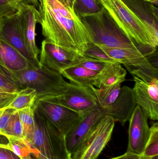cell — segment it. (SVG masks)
I'll return each instance as SVG.
<instances>
[{
	"label": "cell",
	"mask_w": 158,
	"mask_h": 159,
	"mask_svg": "<svg viewBox=\"0 0 158 159\" xmlns=\"http://www.w3.org/2000/svg\"><path fill=\"white\" fill-rule=\"evenodd\" d=\"M38 11V23L45 40L83 55L92 40L73 8L59 0H42Z\"/></svg>",
	"instance_id": "obj_1"
},
{
	"label": "cell",
	"mask_w": 158,
	"mask_h": 159,
	"mask_svg": "<svg viewBox=\"0 0 158 159\" xmlns=\"http://www.w3.org/2000/svg\"><path fill=\"white\" fill-rule=\"evenodd\" d=\"M86 28L92 43L101 47L130 48L154 54L157 48L138 44L127 36L103 7L94 15L80 18Z\"/></svg>",
	"instance_id": "obj_2"
},
{
	"label": "cell",
	"mask_w": 158,
	"mask_h": 159,
	"mask_svg": "<svg viewBox=\"0 0 158 159\" xmlns=\"http://www.w3.org/2000/svg\"><path fill=\"white\" fill-rule=\"evenodd\" d=\"M13 74L20 89L28 87L34 89L37 99L62 95L69 86L61 73L43 65L33 66Z\"/></svg>",
	"instance_id": "obj_3"
},
{
	"label": "cell",
	"mask_w": 158,
	"mask_h": 159,
	"mask_svg": "<svg viewBox=\"0 0 158 159\" xmlns=\"http://www.w3.org/2000/svg\"><path fill=\"white\" fill-rule=\"evenodd\" d=\"M35 127L27 139L40 154L49 159H70L65 137L59 131L34 109Z\"/></svg>",
	"instance_id": "obj_4"
},
{
	"label": "cell",
	"mask_w": 158,
	"mask_h": 159,
	"mask_svg": "<svg viewBox=\"0 0 158 159\" xmlns=\"http://www.w3.org/2000/svg\"><path fill=\"white\" fill-rule=\"evenodd\" d=\"M120 29L138 44L157 48L145 24L122 0H98Z\"/></svg>",
	"instance_id": "obj_5"
},
{
	"label": "cell",
	"mask_w": 158,
	"mask_h": 159,
	"mask_svg": "<svg viewBox=\"0 0 158 159\" xmlns=\"http://www.w3.org/2000/svg\"><path fill=\"white\" fill-rule=\"evenodd\" d=\"M129 71L135 81L133 88L136 105L153 120H158V75L146 72L139 69Z\"/></svg>",
	"instance_id": "obj_6"
},
{
	"label": "cell",
	"mask_w": 158,
	"mask_h": 159,
	"mask_svg": "<svg viewBox=\"0 0 158 159\" xmlns=\"http://www.w3.org/2000/svg\"><path fill=\"white\" fill-rule=\"evenodd\" d=\"M115 122L111 116H104L91 129L70 158L97 159L111 139Z\"/></svg>",
	"instance_id": "obj_7"
},
{
	"label": "cell",
	"mask_w": 158,
	"mask_h": 159,
	"mask_svg": "<svg viewBox=\"0 0 158 159\" xmlns=\"http://www.w3.org/2000/svg\"><path fill=\"white\" fill-rule=\"evenodd\" d=\"M39 100L64 106L79 113L82 118L99 107L92 87H82L70 83L66 92L62 95Z\"/></svg>",
	"instance_id": "obj_8"
},
{
	"label": "cell",
	"mask_w": 158,
	"mask_h": 159,
	"mask_svg": "<svg viewBox=\"0 0 158 159\" xmlns=\"http://www.w3.org/2000/svg\"><path fill=\"white\" fill-rule=\"evenodd\" d=\"M34 108L65 137L83 118L77 112L64 106L48 101L37 99Z\"/></svg>",
	"instance_id": "obj_9"
},
{
	"label": "cell",
	"mask_w": 158,
	"mask_h": 159,
	"mask_svg": "<svg viewBox=\"0 0 158 159\" xmlns=\"http://www.w3.org/2000/svg\"><path fill=\"white\" fill-rule=\"evenodd\" d=\"M39 65L60 73L83 55L53 44L45 39L40 51Z\"/></svg>",
	"instance_id": "obj_10"
},
{
	"label": "cell",
	"mask_w": 158,
	"mask_h": 159,
	"mask_svg": "<svg viewBox=\"0 0 158 159\" xmlns=\"http://www.w3.org/2000/svg\"><path fill=\"white\" fill-rule=\"evenodd\" d=\"M148 119L141 107L136 106L129 120V143L126 152L143 155L150 134Z\"/></svg>",
	"instance_id": "obj_11"
},
{
	"label": "cell",
	"mask_w": 158,
	"mask_h": 159,
	"mask_svg": "<svg viewBox=\"0 0 158 159\" xmlns=\"http://www.w3.org/2000/svg\"><path fill=\"white\" fill-rule=\"evenodd\" d=\"M101 48L111 58L124 65L128 70L139 69L146 72L158 75L157 68H156L149 60L155 53L150 54L130 48Z\"/></svg>",
	"instance_id": "obj_12"
},
{
	"label": "cell",
	"mask_w": 158,
	"mask_h": 159,
	"mask_svg": "<svg viewBox=\"0 0 158 159\" xmlns=\"http://www.w3.org/2000/svg\"><path fill=\"white\" fill-rule=\"evenodd\" d=\"M26 49L32 59L39 66L40 50L35 41V29L39 20V11L33 5L23 2L18 10Z\"/></svg>",
	"instance_id": "obj_13"
},
{
	"label": "cell",
	"mask_w": 158,
	"mask_h": 159,
	"mask_svg": "<svg viewBox=\"0 0 158 159\" xmlns=\"http://www.w3.org/2000/svg\"><path fill=\"white\" fill-rule=\"evenodd\" d=\"M0 39L11 45L26 58L39 66L32 59L26 49L18 11L0 18Z\"/></svg>",
	"instance_id": "obj_14"
},
{
	"label": "cell",
	"mask_w": 158,
	"mask_h": 159,
	"mask_svg": "<svg viewBox=\"0 0 158 159\" xmlns=\"http://www.w3.org/2000/svg\"><path fill=\"white\" fill-rule=\"evenodd\" d=\"M145 24L157 47L158 0H122Z\"/></svg>",
	"instance_id": "obj_15"
},
{
	"label": "cell",
	"mask_w": 158,
	"mask_h": 159,
	"mask_svg": "<svg viewBox=\"0 0 158 159\" xmlns=\"http://www.w3.org/2000/svg\"><path fill=\"white\" fill-rule=\"evenodd\" d=\"M100 107L96 108L83 117L74 129L65 137L68 152L70 156L78 149L84 137L92 128L105 116Z\"/></svg>",
	"instance_id": "obj_16"
},
{
	"label": "cell",
	"mask_w": 158,
	"mask_h": 159,
	"mask_svg": "<svg viewBox=\"0 0 158 159\" xmlns=\"http://www.w3.org/2000/svg\"><path fill=\"white\" fill-rule=\"evenodd\" d=\"M136 106L132 88L124 86L122 87L118 96L112 105L102 110L106 115L111 116L116 122L124 125L130 120Z\"/></svg>",
	"instance_id": "obj_17"
},
{
	"label": "cell",
	"mask_w": 158,
	"mask_h": 159,
	"mask_svg": "<svg viewBox=\"0 0 158 159\" xmlns=\"http://www.w3.org/2000/svg\"><path fill=\"white\" fill-rule=\"evenodd\" d=\"M0 63L9 70L18 72L37 66L23 56L17 49L0 39Z\"/></svg>",
	"instance_id": "obj_18"
},
{
	"label": "cell",
	"mask_w": 158,
	"mask_h": 159,
	"mask_svg": "<svg viewBox=\"0 0 158 159\" xmlns=\"http://www.w3.org/2000/svg\"><path fill=\"white\" fill-rule=\"evenodd\" d=\"M60 73L70 83L82 87H96L99 73L76 66L66 68Z\"/></svg>",
	"instance_id": "obj_19"
},
{
	"label": "cell",
	"mask_w": 158,
	"mask_h": 159,
	"mask_svg": "<svg viewBox=\"0 0 158 159\" xmlns=\"http://www.w3.org/2000/svg\"><path fill=\"white\" fill-rule=\"evenodd\" d=\"M127 71L122 64L117 62L108 63L99 73L95 88L109 87L121 84L126 79Z\"/></svg>",
	"instance_id": "obj_20"
},
{
	"label": "cell",
	"mask_w": 158,
	"mask_h": 159,
	"mask_svg": "<svg viewBox=\"0 0 158 159\" xmlns=\"http://www.w3.org/2000/svg\"><path fill=\"white\" fill-rule=\"evenodd\" d=\"M121 88V84L101 88L92 87L99 107L103 110L112 105L118 96Z\"/></svg>",
	"instance_id": "obj_21"
},
{
	"label": "cell",
	"mask_w": 158,
	"mask_h": 159,
	"mask_svg": "<svg viewBox=\"0 0 158 159\" xmlns=\"http://www.w3.org/2000/svg\"><path fill=\"white\" fill-rule=\"evenodd\" d=\"M37 100V92L35 89L28 87L24 88L19 91L14 101L6 108L18 111L32 107Z\"/></svg>",
	"instance_id": "obj_22"
},
{
	"label": "cell",
	"mask_w": 158,
	"mask_h": 159,
	"mask_svg": "<svg viewBox=\"0 0 158 159\" xmlns=\"http://www.w3.org/2000/svg\"><path fill=\"white\" fill-rule=\"evenodd\" d=\"M8 140V149L20 159H26L30 156L35 157L39 151L34 148L26 139L6 138Z\"/></svg>",
	"instance_id": "obj_23"
},
{
	"label": "cell",
	"mask_w": 158,
	"mask_h": 159,
	"mask_svg": "<svg viewBox=\"0 0 158 159\" xmlns=\"http://www.w3.org/2000/svg\"><path fill=\"white\" fill-rule=\"evenodd\" d=\"M19 116L24 138L28 139L33 133L35 127L34 106L18 110Z\"/></svg>",
	"instance_id": "obj_24"
},
{
	"label": "cell",
	"mask_w": 158,
	"mask_h": 159,
	"mask_svg": "<svg viewBox=\"0 0 158 159\" xmlns=\"http://www.w3.org/2000/svg\"><path fill=\"white\" fill-rule=\"evenodd\" d=\"M102 8L98 0H75L73 6L74 12L79 18L96 14Z\"/></svg>",
	"instance_id": "obj_25"
},
{
	"label": "cell",
	"mask_w": 158,
	"mask_h": 159,
	"mask_svg": "<svg viewBox=\"0 0 158 159\" xmlns=\"http://www.w3.org/2000/svg\"><path fill=\"white\" fill-rule=\"evenodd\" d=\"M20 90L13 72L0 63V92L15 93Z\"/></svg>",
	"instance_id": "obj_26"
},
{
	"label": "cell",
	"mask_w": 158,
	"mask_h": 159,
	"mask_svg": "<svg viewBox=\"0 0 158 159\" xmlns=\"http://www.w3.org/2000/svg\"><path fill=\"white\" fill-rule=\"evenodd\" d=\"M1 136L16 139H25L17 111H15Z\"/></svg>",
	"instance_id": "obj_27"
},
{
	"label": "cell",
	"mask_w": 158,
	"mask_h": 159,
	"mask_svg": "<svg viewBox=\"0 0 158 159\" xmlns=\"http://www.w3.org/2000/svg\"><path fill=\"white\" fill-rule=\"evenodd\" d=\"M150 134L143 156L149 157L158 156V123L155 122L150 128Z\"/></svg>",
	"instance_id": "obj_28"
},
{
	"label": "cell",
	"mask_w": 158,
	"mask_h": 159,
	"mask_svg": "<svg viewBox=\"0 0 158 159\" xmlns=\"http://www.w3.org/2000/svg\"><path fill=\"white\" fill-rule=\"evenodd\" d=\"M107 63H108L103 62L83 55L79 59L76 60L70 67L80 66L94 71L100 73L103 70Z\"/></svg>",
	"instance_id": "obj_29"
},
{
	"label": "cell",
	"mask_w": 158,
	"mask_h": 159,
	"mask_svg": "<svg viewBox=\"0 0 158 159\" xmlns=\"http://www.w3.org/2000/svg\"><path fill=\"white\" fill-rule=\"evenodd\" d=\"M83 55L106 63L117 62L111 58L101 47L92 43L89 45Z\"/></svg>",
	"instance_id": "obj_30"
},
{
	"label": "cell",
	"mask_w": 158,
	"mask_h": 159,
	"mask_svg": "<svg viewBox=\"0 0 158 159\" xmlns=\"http://www.w3.org/2000/svg\"><path fill=\"white\" fill-rule=\"evenodd\" d=\"M22 2L19 0H0V18L17 12Z\"/></svg>",
	"instance_id": "obj_31"
},
{
	"label": "cell",
	"mask_w": 158,
	"mask_h": 159,
	"mask_svg": "<svg viewBox=\"0 0 158 159\" xmlns=\"http://www.w3.org/2000/svg\"><path fill=\"white\" fill-rule=\"evenodd\" d=\"M15 110L10 108L0 109V135L7 125L10 118Z\"/></svg>",
	"instance_id": "obj_32"
},
{
	"label": "cell",
	"mask_w": 158,
	"mask_h": 159,
	"mask_svg": "<svg viewBox=\"0 0 158 159\" xmlns=\"http://www.w3.org/2000/svg\"><path fill=\"white\" fill-rule=\"evenodd\" d=\"M17 93H8L0 92V109L7 107L14 101Z\"/></svg>",
	"instance_id": "obj_33"
},
{
	"label": "cell",
	"mask_w": 158,
	"mask_h": 159,
	"mask_svg": "<svg viewBox=\"0 0 158 159\" xmlns=\"http://www.w3.org/2000/svg\"><path fill=\"white\" fill-rule=\"evenodd\" d=\"M0 159H20L9 149L0 148Z\"/></svg>",
	"instance_id": "obj_34"
},
{
	"label": "cell",
	"mask_w": 158,
	"mask_h": 159,
	"mask_svg": "<svg viewBox=\"0 0 158 159\" xmlns=\"http://www.w3.org/2000/svg\"><path fill=\"white\" fill-rule=\"evenodd\" d=\"M109 159H140V156L126 152L122 156Z\"/></svg>",
	"instance_id": "obj_35"
},
{
	"label": "cell",
	"mask_w": 158,
	"mask_h": 159,
	"mask_svg": "<svg viewBox=\"0 0 158 159\" xmlns=\"http://www.w3.org/2000/svg\"><path fill=\"white\" fill-rule=\"evenodd\" d=\"M59 1H60L61 2L63 3H64V4L68 6L73 8L70 0H59ZM39 2L40 4L42 2V0H39Z\"/></svg>",
	"instance_id": "obj_36"
},
{
	"label": "cell",
	"mask_w": 158,
	"mask_h": 159,
	"mask_svg": "<svg viewBox=\"0 0 158 159\" xmlns=\"http://www.w3.org/2000/svg\"><path fill=\"white\" fill-rule=\"evenodd\" d=\"M28 2L31 3V4L33 5L34 7L37 8L39 7L40 6V3H39V0H26Z\"/></svg>",
	"instance_id": "obj_37"
},
{
	"label": "cell",
	"mask_w": 158,
	"mask_h": 159,
	"mask_svg": "<svg viewBox=\"0 0 158 159\" xmlns=\"http://www.w3.org/2000/svg\"><path fill=\"white\" fill-rule=\"evenodd\" d=\"M35 157V159H49L45 157L44 156H43V155H42L41 154H40V153H38V154H37L35 157ZM70 159H71V158Z\"/></svg>",
	"instance_id": "obj_38"
},
{
	"label": "cell",
	"mask_w": 158,
	"mask_h": 159,
	"mask_svg": "<svg viewBox=\"0 0 158 159\" xmlns=\"http://www.w3.org/2000/svg\"><path fill=\"white\" fill-rule=\"evenodd\" d=\"M140 159H158V156L154 157H149L141 155V156H140Z\"/></svg>",
	"instance_id": "obj_39"
},
{
	"label": "cell",
	"mask_w": 158,
	"mask_h": 159,
	"mask_svg": "<svg viewBox=\"0 0 158 159\" xmlns=\"http://www.w3.org/2000/svg\"><path fill=\"white\" fill-rule=\"evenodd\" d=\"M0 136H1V135H0ZM0 148L9 149H8V145H7V143H1V142H0Z\"/></svg>",
	"instance_id": "obj_40"
},
{
	"label": "cell",
	"mask_w": 158,
	"mask_h": 159,
	"mask_svg": "<svg viewBox=\"0 0 158 159\" xmlns=\"http://www.w3.org/2000/svg\"><path fill=\"white\" fill-rule=\"evenodd\" d=\"M70 2H71V5H72V7H73V4H74V1L75 0H70Z\"/></svg>",
	"instance_id": "obj_41"
},
{
	"label": "cell",
	"mask_w": 158,
	"mask_h": 159,
	"mask_svg": "<svg viewBox=\"0 0 158 159\" xmlns=\"http://www.w3.org/2000/svg\"><path fill=\"white\" fill-rule=\"evenodd\" d=\"M26 159H35L33 158H32V157H31V156H30V157H28L27 158H26Z\"/></svg>",
	"instance_id": "obj_42"
},
{
	"label": "cell",
	"mask_w": 158,
	"mask_h": 159,
	"mask_svg": "<svg viewBox=\"0 0 158 159\" xmlns=\"http://www.w3.org/2000/svg\"><path fill=\"white\" fill-rule=\"evenodd\" d=\"M19 1H21V2H24V1H26V0H19Z\"/></svg>",
	"instance_id": "obj_43"
}]
</instances>
